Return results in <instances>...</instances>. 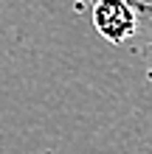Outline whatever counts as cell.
Wrapping results in <instances>:
<instances>
[{
	"label": "cell",
	"mask_w": 152,
	"mask_h": 154,
	"mask_svg": "<svg viewBox=\"0 0 152 154\" xmlns=\"http://www.w3.org/2000/svg\"><path fill=\"white\" fill-rule=\"evenodd\" d=\"M90 20L102 39L110 45H121L138 34V17L127 0H90Z\"/></svg>",
	"instance_id": "1"
},
{
	"label": "cell",
	"mask_w": 152,
	"mask_h": 154,
	"mask_svg": "<svg viewBox=\"0 0 152 154\" xmlns=\"http://www.w3.org/2000/svg\"><path fill=\"white\" fill-rule=\"evenodd\" d=\"M138 17V31H152V0H127Z\"/></svg>",
	"instance_id": "2"
},
{
	"label": "cell",
	"mask_w": 152,
	"mask_h": 154,
	"mask_svg": "<svg viewBox=\"0 0 152 154\" xmlns=\"http://www.w3.org/2000/svg\"><path fill=\"white\" fill-rule=\"evenodd\" d=\"M144 56H147V65H149V79H152V39H149V45H147Z\"/></svg>",
	"instance_id": "3"
},
{
	"label": "cell",
	"mask_w": 152,
	"mask_h": 154,
	"mask_svg": "<svg viewBox=\"0 0 152 154\" xmlns=\"http://www.w3.org/2000/svg\"><path fill=\"white\" fill-rule=\"evenodd\" d=\"M149 34H152V31H149Z\"/></svg>",
	"instance_id": "4"
}]
</instances>
